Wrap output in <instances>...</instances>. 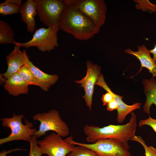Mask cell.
<instances>
[{
  "label": "cell",
  "instance_id": "6da1fadb",
  "mask_svg": "<svg viewBox=\"0 0 156 156\" xmlns=\"http://www.w3.org/2000/svg\"><path fill=\"white\" fill-rule=\"evenodd\" d=\"M59 27L64 32L81 40H87L99 33L100 28L75 7L66 5L61 15Z\"/></svg>",
  "mask_w": 156,
  "mask_h": 156
},
{
  "label": "cell",
  "instance_id": "7a4b0ae2",
  "mask_svg": "<svg viewBox=\"0 0 156 156\" xmlns=\"http://www.w3.org/2000/svg\"><path fill=\"white\" fill-rule=\"evenodd\" d=\"M137 127V116L132 112L129 121L125 124H110L101 128L86 125L83 131L88 143H94L101 139H113L121 142L129 149L128 142L135 135Z\"/></svg>",
  "mask_w": 156,
  "mask_h": 156
},
{
  "label": "cell",
  "instance_id": "3957f363",
  "mask_svg": "<svg viewBox=\"0 0 156 156\" xmlns=\"http://www.w3.org/2000/svg\"><path fill=\"white\" fill-rule=\"evenodd\" d=\"M24 116L22 114H14L12 117L1 119L3 127L10 128L11 133L7 137L0 139V145L11 141L23 140L29 142L32 137L37 131L35 128H32L33 124L27 119L25 120V123L22 122Z\"/></svg>",
  "mask_w": 156,
  "mask_h": 156
},
{
  "label": "cell",
  "instance_id": "277c9868",
  "mask_svg": "<svg viewBox=\"0 0 156 156\" xmlns=\"http://www.w3.org/2000/svg\"><path fill=\"white\" fill-rule=\"evenodd\" d=\"M73 137L67 138L64 140L74 145L82 146L90 148L99 156H131L129 148L119 141L113 139H101L90 144L78 142L73 140Z\"/></svg>",
  "mask_w": 156,
  "mask_h": 156
},
{
  "label": "cell",
  "instance_id": "5b68a950",
  "mask_svg": "<svg viewBox=\"0 0 156 156\" xmlns=\"http://www.w3.org/2000/svg\"><path fill=\"white\" fill-rule=\"evenodd\" d=\"M33 119L40 122L39 129L34 135L37 138L45 135L49 131H55L62 137H65L69 134L68 127L62 119L58 112L55 109L35 114Z\"/></svg>",
  "mask_w": 156,
  "mask_h": 156
},
{
  "label": "cell",
  "instance_id": "8992f818",
  "mask_svg": "<svg viewBox=\"0 0 156 156\" xmlns=\"http://www.w3.org/2000/svg\"><path fill=\"white\" fill-rule=\"evenodd\" d=\"M66 5L73 6L100 27L105 22L107 8L103 0H64Z\"/></svg>",
  "mask_w": 156,
  "mask_h": 156
},
{
  "label": "cell",
  "instance_id": "52a82bcc",
  "mask_svg": "<svg viewBox=\"0 0 156 156\" xmlns=\"http://www.w3.org/2000/svg\"><path fill=\"white\" fill-rule=\"evenodd\" d=\"M40 20L48 27H59L66 6L64 0H34Z\"/></svg>",
  "mask_w": 156,
  "mask_h": 156
},
{
  "label": "cell",
  "instance_id": "ba28073f",
  "mask_svg": "<svg viewBox=\"0 0 156 156\" xmlns=\"http://www.w3.org/2000/svg\"><path fill=\"white\" fill-rule=\"evenodd\" d=\"M59 27L40 28L36 29L31 39L26 42H16L14 44L27 48L36 47L42 52H50L58 46L57 33Z\"/></svg>",
  "mask_w": 156,
  "mask_h": 156
},
{
  "label": "cell",
  "instance_id": "9c48e42d",
  "mask_svg": "<svg viewBox=\"0 0 156 156\" xmlns=\"http://www.w3.org/2000/svg\"><path fill=\"white\" fill-rule=\"evenodd\" d=\"M43 154L47 156H67L75 147L64 140L59 134L52 132L44 139L37 141Z\"/></svg>",
  "mask_w": 156,
  "mask_h": 156
},
{
  "label": "cell",
  "instance_id": "30bf717a",
  "mask_svg": "<svg viewBox=\"0 0 156 156\" xmlns=\"http://www.w3.org/2000/svg\"><path fill=\"white\" fill-rule=\"evenodd\" d=\"M86 65L87 71L86 76L81 80H76L75 82L81 85L80 87L83 88L85 95L82 97L84 99L86 105L91 111L94 85L101 74V68L97 64H93L89 60L86 62Z\"/></svg>",
  "mask_w": 156,
  "mask_h": 156
},
{
  "label": "cell",
  "instance_id": "8fae6325",
  "mask_svg": "<svg viewBox=\"0 0 156 156\" xmlns=\"http://www.w3.org/2000/svg\"><path fill=\"white\" fill-rule=\"evenodd\" d=\"M20 47L15 45L14 50L6 57L8 68L6 71L2 74L6 80L17 73L20 68L25 65L26 51L25 50L21 51Z\"/></svg>",
  "mask_w": 156,
  "mask_h": 156
},
{
  "label": "cell",
  "instance_id": "7c38bea8",
  "mask_svg": "<svg viewBox=\"0 0 156 156\" xmlns=\"http://www.w3.org/2000/svg\"><path fill=\"white\" fill-rule=\"evenodd\" d=\"M26 64L32 72L38 83V86L43 91H47L51 86L58 80L59 77L57 74L50 75L46 73L35 66L27 55H25Z\"/></svg>",
  "mask_w": 156,
  "mask_h": 156
},
{
  "label": "cell",
  "instance_id": "4fadbf2b",
  "mask_svg": "<svg viewBox=\"0 0 156 156\" xmlns=\"http://www.w3.org/2000/svg\"><path fill=\"white\" fill-rule=\"evenodd\" d=\"M138 50L133 51L128 48L124 50V52L135 56L140 61L141 67L138 73L140 72L142 68H147L152 75L153 78L156 77V64L151 57L150 53L145 45L138 46Z\"/></svg>",
  "mask_w": 156,
  "mask_h": 156
},
{
  "label": "cell",
  "instance_id": "5bb4252c",
  "mask_svg": "<svg viewBox=\"0 0 156 156\" xmlns=\"http://www.w3.org/2000/svg\"><path fill=\"white\" fill-rule=\"evenodd\" d=\"M19 12L22 22L26 25L27 31L33 33L36 25L35 17L37 14L34 0H27L20 7Z\"/></svg>",
  "mask_w": 156,
  "mask_h": 156
},
{
  "label": "cell",
  "instance_id": "9a60e30c",
  "mask_svg": "<svg viewBox=\"0 0 156 156\" xmlns=\"http://www.w3.org/2000/svg\"><path fill=\"white\" fill-rule=\"evenodd\" d=\"M29 86L17 73L6 79L3 86L9 94L16 96L28 94Z\"/></svg>",
  "mask_w": 156,
  "mask_h": 156
},
{
  "label": "cell",
  "instance_id": "2e32d148",
  "mask_svg": "<svg viewBox=\"0 0 156 156\" xmlns=\"http://www.w3.org/2000/svg\"><path fill=\"white\" fill-rule=\"evenodd\" d=\"M144 92L146 96V101L143 105V110L149 114L152 105H156V80L153 78L143 80Z\"/></svg>",
  "mask_w": 156,
  "mask_h": 156
},
{
  "label": "cell",
  "instance_id": "e0dca14e",
  "mask_svg": "<svg viewBox=\"0 0 156 156\" xmlns=\"http://www.w3.org/2000/svg\"><path fill=\"white\" fill-rule=\"evenodd\" d=\"M14 32L11 27L5 21H0V44H14Z\"/></svg>",
  "mask_w": 156,
  "mask_h": 156
},
{
  "label": "cell",
  "instance_id": "ac0fdd59",
  "mask_svg": "<svg viewBox=\"0 0 156 156\" xmlns=\"http://www.w3.org/2000/svg\"><path fill=\"white\" fill-rule=\"evenodd\" d=\"M21 0H6L0 4V14L5 16L18 13Z\"/></svg>",
  "mask_w": 156,
  "mask_h": 156
},
{
  "label": "cell",
  "instance_id": "d6986e66",
  "mask_svg": "<svg viewBox=\"0 0 156 156\" xmlns=\"http://www.w3.org/2000/svg\"><path fill=\"white\" fill-rule=\"evenodd\" d=\"M21 78L29 85L38 86V83L30 68L26 64L22 66L17 72Z\"/></svg>",
  "mask_w": 156,
  "mask_h": 156
},
{
  "label": "cell",
  "instance_id": "ffe728a7",
  "mask_svg": "<svg viewBox=\"0 0 156 156\" xmlns=\"http://www.w3.org/2000/svg\"><path fill=\"white\" fill-rule=\"evenodd\" d=\"M75 146L67 156H99L95 152L86 147L79 145Z\"/></svg>",
  "mask_w": 156,
  "mask_h": 156
},
{
  "label": "cell",
  "instance_id": "44dd1931",
  "mask_svg": "<svg viewBox=\"0 0 156 156\" xmlns=\"http://www.w3.org/2000/svg\"><path fill=\"white\" fill-rule=\"evenodd\" d=\"M136 3V8L141 10L143 11H148L150 13L153 12L156 13V4H153L148 0H134Z\"/></svg>",
  "mask_w": 156,
  "mask_h": 156
},
{
  "label": "cell",
  "instance_id": "7402d4cb",
  "mask_svg": "<svg viewBox=\"0 0 156 156\" xmlns=\"http://www.w3.org/2000/svg\"><path fill=\"white\" fill-rule=\"evenodd\" d=\"M131 140L137 142L141 144L144 149L145 156H156V148L152 146H147L140 136L135 135Z\"/></svg>",
  "mask_w": 156,
  "mask_h": 156
},
{
  "label": "cell",
  "instance_id": "603a6c76",
  "mask_svg": "<svg viewBox=\"0 0 156 156\" xmlns=\"http://www.w3.org/2000/svg\"><path fill=\"white\" fill-rule=\"evenodd\" d=\"M37 138L35 135L31 138L30 143V151L29 156H42L43 153L38 145Z\"/></svg>",
  "mask_w": 156,
  "mask_h": 156
},
{
  "label": "cell",
  "instance_id": "cb8c5ba5",
  "mask_svg": "<svg viewBox=\"0 0 156 156\" xmlns=\"http://www.w3.org/2000/svg\"><path fill=\"white\" fill-rule=\"evenodd\" d=\"M144 125L150 126L156 133V119L153 118L150 116L147 119L140 120L138 122L139 127H141Z\"/></svg>",
  "mask_w": 156,
  "mask_h": 156
},
{
  "label": "cell",
  "instance_id": "d4e9b609",
  "mask_svg": "<svg viewBox=\"0 0 156 156\" xmlns=\"http://www.w3.org/2000/svg\"><path fill=\"white\" fill-rule=\"evenodd\" d=\"M114 99L112 95L110 92H107L102 95L101 100L103 103V105H106L109 102Z\"/></svg>",
  "mask_w": 156,
  "mask_h": 156
},
{
  "label": "cell",
  "instance_id": "484cf974",
  "mask_svg": "<svg viewBox=\"0 0 156 156\" xmlns=\"http://www.w3.org/2000/svg\"><path fill=\"white\" fill-rule=\"evenodd\" d=\"M106 106L107 110L109 111L117 110L118 108L117 102L114 99L107 104Z\"/></svg>",
  "mask_w": 156,
  "mask_h": 156
},
{
  "label": "cell",
  "instance_id": "4316f807",
  "mask_svg": "<svg viewBox=\"0 0 156 156\" xmlns=\"http://www.w3.org/2000/svg\"><path fill=\"white\" fill-rule=\"evenodd\" d=\"M24 150V149L23 148H16L13 149H11L8 151L5 150H3L0 153V156H7L8 154L12 153L13 152H14L17 151Z\"/></svg>",
  "mask_w": 156,
  "mask_h": 156
},
{
  "label": "cell",
  "instance_id": "83f0119b",
  "mask_svg": "<svg viewBox=\"0 0 156 156\" xmlns=\"http://www.w3.org/2000/svg\"><path fill=\"white\" fill-rule=\"evenodd\" d=\"M149 51L150 53L153 54V58L156 64V44L155 45L153 49L149 50Z\"/></svg>",
  "mask_w": 156,
  "mask_h": 156
},
{
  "label": "cell",
  "instance_id": "f1b7e54d",
  "mask_svg": "<svg viewBox=\"0 0 156 156\" xmlns=\"http://www.w3.org/2000/svg\"></svg>",
  "mask_w": 156,
  "mask_h": 156
}]
</instances>
